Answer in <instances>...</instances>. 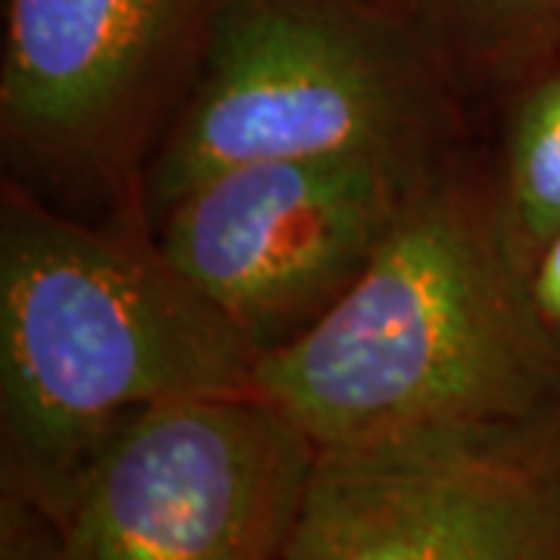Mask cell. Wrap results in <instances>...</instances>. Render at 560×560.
<instances>
[{
  "label": "cell",
  "instance_id": "6da1fadb",
  "mask_svg": "<svg viewBox=\"0 0 560 560\" xmlns=\"http://www.w3.org/2000/svg\"><path fill=\"white\" fill-rule=\"evenodd\" d=\"M261 352L162 256L143 209L84 221L0 187V489L66 521L128 420L256 389Z\"/></svg>",
  "mask_w": 560,
  "mask_h": 560
},
{
  "label": "cell",
  "instance_id": "7a4b0ae2",
  "mask_svg": "<svg viewBox=\"0 0 560 560\" xmlns=\"http://www.w3.org/2000/svg\"><path fill=\"white\" fill-rule=\"evenodd\" d=\"M256 393L318 448L560 399V342L504 237L492 160L458 147L442 162L361 278L261 355Z\"/></svg>",
  "mask_w": 560,
  "mask_h": 560
},
{
  "label": "cell",
  "instance_id": "3957f363",
  "mask_svg": "<svg viewBox=\"0 0 560 560\" xmlns=\"http://www.w3.org/2000/svg\"><path fill=\"white\" fill-rule=\"evenodd\" d=\"M464 91L401 0H228L147 168V219L246 162L445 160L464 147Z\"/></svg>",
  "mask_w": 560,
  "mask_h": 560
},
{
  "label": "cell",
  "instance_id": "277c9868",
  "mask_svg": "<svg viewBox=\"0 0 560 560\" xmlns=\"http://www.w3.org/2000/svg\"><path fill=\"white\" fill-rule=\"evenodd\" d=\"M228 0H3L0 140L35 194L143 209ZM147 212V209H143Z\"/></svg>",
  "mask_w": 560,
  "mask_h": 560
},
{
  "label": "cell",
  "instance_id": "5b68a950",
  "mask_svg": "<svg viewBox=\"0 0 560 560\" xmlns=\"http://www.w3.org/2000/svg\"><path fill=\"white\" fill-rule=\"evenodd\" d=\"M315 460L256 389L156 405L84 474L66 560H287Z\"/></svg>",
  "mask_w": 560,
  "mask_h": 560
},
{
  "label": "cell",
  "instance_id": "8992f818",
  "mask_svg": "<svg viewBox=\"0 0 560 560\" xmlns=\"http://www.w3.org/2000/svg\"><path fill=\"white\" fill-rule=\"evenodd\" d=\"M287 560H560V399L318 448Z\"/></svg>",
  "mask_w": 560,
  "mask_h": 560
},
{
  "label": "cell",
  "instance_id": "52a82bcc",
  "mask_svg": "<svg viewBox=\"0 0 560 560\" xmlns=\"http://www.w3.org/2000/svg\"><path fill=\"white\" fill-rule=\"evenodd\" d=\"M445 160L246 162L200 180L150 224L162 256L265 355L361 278Z\"/></svg>",
  "mask_w": 560,
  "mask_h": 560
},
{
  "label": "cell",
  "instance_id": "ba28073f",
  "mask_svg": "<svg viewBox=\"0 0 560 560\" xmlns=\"http://www.w3.org/2000/svg\"><path fill=\"white\" fill-rule=\"evenodd\" d=\"M501 101L495 172L504 237L523 275L560 228V40L495 88Z\"/></svg>",
  "mask_w": 560,
  "mask_h": 560
},
{
  "label": "cell",
  "instance_id": "9c48e42d",
  "mask_svg": "<svg viewBox=\"0 0 560 560\" xmlns=\"http://www.w3.org/2000/svg\"><path fill=\"white\" fill-rule=\"evenodd\" d=\"M464 88L495 91L545 47L560 40V0H418Z\"/></svg>",
  "mask_w": 560,
  "mask_h": 560
},
{
  "label": "cell",
  "instance_id": "30bf717a",
  "mask_svg": "<svg viewBox=\"0 0 560 560\" xmlns=\"http://www.w3.org/2000/svg\"><path fill=\"white\" fill-rule=\"evenodd\" d=\"M0 560H66L62 523L20 492L0 489Z\"/></svg>",
  "mask_w": 560,
  "mask_h": 560
},
{
  "label": "cell",
  "instance_id": "8fae6325",
  "mask_svg": "<svg viewBox=\"0 0 560 560\" xmlns=\"http://www.w3.org/2000/svg\"><path fill=\"white\" fill-rule=\"evenodd\" d=\"M526 290L541 324L560 342V228L541 243L526 268Z\"/></svg>",
  "mask_w": 560,
  "mask_h": 560
},
{
  "label": "cell",
  "instance_id": "7c38bea8",
  "mask_svg": "<svg viewBox=\"0 0 560 560\" xmlns=\"http://www.w3.org/2000/svg\"><path fill=\"white\" fill-rule=\"evenodd\" d=\"M401 3H405V7H411V10L418 7V0H401Z\"/></svg>",
  "mask_w": 560,
  "mask_h": 560
}]
</instances>
